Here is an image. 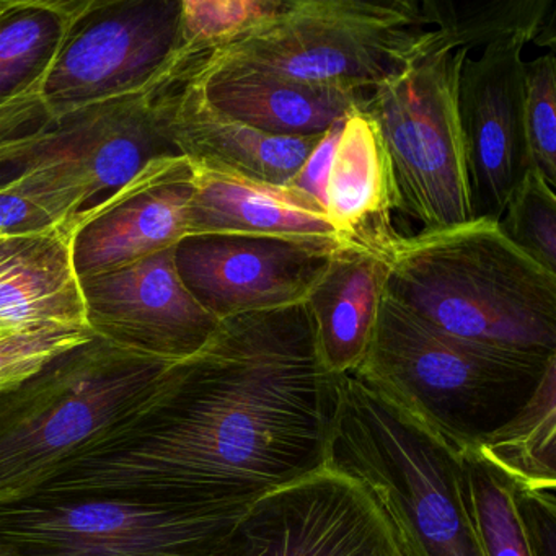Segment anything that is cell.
Listing matches in <instances>:
<instances>
[{
  "label": "cell",
  "instance_id": "ac0fdd59",
  "mask_svg": "<svg viewBox=\"0 0 556 556\" xmlns=\"http://www.w3.org/2000/svg\"><path fill=\"white\" fill-rule=\"evenodd\" d=\"M197 236L343 242L325 207L292 185L193 165L187 237Z\"/></svg>",
  "mask_w": 556,
  "mask_h": 556
},
{
  "label": "cell",
  "instance_id": "3957f363",
  "mask_svg": "<svg viewBox=\"0 0 556 556\" xmlns=\"http://www.w3.org/2000/svg\"><path fill=\"white\" fill-rule=\"evenodd\" d=\"M555 361L455 337L386 294L354 372L460 452L509 421Z\"/></svg>",
  "mask_w": 556,
  "mask_h": 556
},
{
  "label": "cell",
  "instance_id": "7402d4cb",
  "mask_svg": "<svg viewBox=\"0 0 556 556\" xmlns=\"http://www.w3.org/2000/svg\"><path fill=\"white\" fill-rule=\"evenodd\" d=\"M470 447L516 490H556V361L529 402Z\"/></svg>",
  "mask_w": 556,
  "mask_h": 556
},
{
  "label": "cell",
  "instance_id": "4fadbf2b",
  "mask_svg": "<svg viewBox=\"0 0 556 556\" xmlns=\"http://www.w3.org/2000/svg\"><path fill=\"white\" fill-rule=\"evenodd\" d=\"M79 281L93 334L144 356L181 363L219 327L181 282L175 247Z\"/></svg>",
  "mask_w": 556,
  "mask_h": 556
},
{
  "label": "cell",
  "instance_id": "e0dca14e",
  "mask_svg": "<svg viewBox=\"0 0 556 556\" xmlns=\"http://www.w3.org/2000/svg\"><path fill=\"white\" fill-rule=\"evenodd\" d=\"M148 96L168 138L191 164L266 184H291L325 135L278 138L220 115L172 61Z\"/></svg>",
  "mask_w": 556,
  "mask_h": 556
},
{
  "label": "cell",
  "instance_id": "4dcf8cb0",
  "mask_svg": "<svg viewBox=\"0 0 556 556\" xmlns=\"http://www.w3.org/2000/svg\"><path fill=\"white\" fill-rule=\"evenodd\" d=\"M556 490L514 491L532 556H556Z\"/></svg>",
  "mask_w": 556,
  "mask_h": 556
},
{
  "label": "cell",
  "instance_id": "1f68e13d",
  "mask_svg": "<svg viewBox=\"0 0 556 556\" xmlns=\"http://www.w3.org/2000/svg\"><path fill=\"white\" fill-rule=\"evenodd\" d=\"M61 226L60 220L31 198L0 185V236L47 232Z\"/></svg>",
  "mask_w": 556,
  "mask_h": 556
},
{
  "label": "cell",
  "instance_id": "8fae6325",
  "mask_svg": "<svg viewBox=\"0 0 556 556\" xmlns=\"http://www.w3.org/2000/svg\"><path fill=\"white\" fill-rule=\"evenodd\" d=\"M219 556H400V552L366 488L327 467L247 507Z\"/></svg>",
  "mask_w": 556,
  "mask_h": 556
},
{
  "label": "cell",
  "instance_id": "ffe728a7",
  "mask_svg": "<svg viewBox=\"0 0 556 556\" xmlns=\"http://www.w3.org/2000/svg\"><path fill=\"white\" fill-rule=\"evenodd\" d=\"M386 249L343 240L305 299L318 354L330 372H354L366 357L386 295Z\"/></svg>",
  "mask_w": 556,
  "mask_h": 556
},
{
  "label": "cell",
  "instance_id": "d6986e66",
  "mask_svg": "<svg viewBox=\"0 0 556 556\" xmlns=\"http://www.w3.org/2000/svg\"><path fill=\"white\" fill-rule=\"evenodd\" d=\"M51 327H87L73 232L0 236V334Z\"/></svg>",
  "mask_w": 556,
  "mask_h": 556
},
{
  "label": "cell",
  "instance_id": "4316f807",
  "mask_svg": "<svg viewBox=\"0 0 556 556\" xmlns=\"http://www.w3.org/2000/svg\"><path fill=\"white\" fill-rule=\"evenodd\" d=\"M514 247L556 275V188L530 168L497 220Z\"/></svg>",
  "mask_w": 556,
  "mask_h": 556
},
{
  "label": "cell",
  "instance_id": "277c9868",
  "mask_svg": "<svg viewBox=\"0 0 556 556\" xmlns=\"http://www.w3.org/2000/svg\"><path fill=\"white\" fill-rule=\"evenodd\" d=\"M170 366L93 334L0 393V506L40 493L141 408Z\"/></svg>",
  "mask_w": 556,
  "mask_h": 556
},
{
  "label": "cell",
  "instance_id": "603a6c76",
  "mask_svg": "<svg viewBox=\"0 0 556 556\" xmlns=\"http://www.w3.org/2000/svg\"><path fill=\"white\" fill-rule=\"evenodd\" d=\"M76 0H0V103L43 83Z\"/></svg>",
  "mask_w": 556,
  "mask_h": 556
},
{
  "label": "cell",
  "instance_id": "2e32d148",
  "mask_svg": "<svg viewBox=\"0 0 556 556\" xmlns=\"http://www.w3.org/2000/svg\"><path fill=\"white\" fill-rule=\"evenodd\" d=\"M172 64L204 102L256 131L278 138L318 136L366 106L370 92L314 86L258 67L217 60L210 51H175Z\"/></svg>",
  "mask_w": 556,
  "mask_h": 556
},
{
  "label": "cell",
  "instance_id": "484cf974",
  "mask_svg": "<svg viewBox=\"0 0 556 556\" xmlns=\"http://www.w3.org/2000/svg\"><path fill=\"white\" fill-rule=\"evenodd\" d=\"M288 0H181L178 50L201 53L232 43L273 21Z\"/></svg>",
  "mask_w": 556,
  "mask_h": 556
},
{
  "label": "cell",
  "instance_id": "836d02e7",
  "mask_svg": "<svg viewBox=\"0 0 556 556\" xmlns=\"http://www.w3.org/2000/svg\"><path fill=\"white\" fill-rule=\"evenodd\" d=\"M0 337H5V334H0Z\"/></svg>",
  "mask_w": 556,
  "mask_h": 556
},
{
  "label": "cell",
  "instance_id": "44dd1931",
  "mask_svg": "<svg viewBox=\"0 0 556 556\" xmlns=\"http://www.w3.org/2000/svg\"><path fill=\"white\" fill-rule=\"evenodd\" d=\"M325 211L341 240L386 249L393 229L395 188L379 129L363 110L341 128L325 191Z\"/></svg>",
  "mask_w": 556,
  "mask_h": 556
},
{
  "label": "cell",
  "instance_id": "d6a6232c",
  "mask_svg": "<svg viewBox=\"0 0 556 556\" xmlns=\"http://www.w3.org/2000/svg\"><path fill=\"white\" fill-rule=\"evenodd\" d=\"M343 123H338V125H334L333 128L328 129L321 136L320 141H318L314 151L308 155L307 161L302 165L294 180L289 184L298 188V190L304 191L308 197L314 198L324 207L328 175H330L331 162H333L334 149H337Z\"/></svg>",
  "mask_w": 556,
  "mask_h": 556
},
{
  "label": "cell",
  "instance_id": "9c48e42d",
  "mask_svg": "<svg viewBox=\"0 0 556 556\" xmlns=\"http://www.w3.org/2000/svg\"><path fill=\"white\" fill-rule=\"evenodd\" d=\"M242 514L41 491L0 506V556H219Z\"/></svg>",
  "mask_w": 556,
  "mask_h": 556
},
{
  "label": "cell",
  "instance_id": "d4e9b609",
  "mask_svg": "<svg viewBox=\"0 0 556 556\" xmlns=\"http://www.w3.org/2000/svg\"><path fill=\"white\" fill-rule=\"evenodd\" d=\"M462 501L483 556H532L514 484L471 447L457 452Z\"/></svg>",
  "mask_w": 556,
  "mask_h": 556
},
{
  "label": "cell",
  "instance_id": "30bf717a",
  "mask_svg": "<svg viewBox=\"0 0 556 556\" xmlns=\"http://www.w3.org/2000/svg\"><path fill=\"white\" fill-rule=\"evenodd\" d=\"M181 0H76L41 83L51 119L144 92L180 43Z\"/></svg>",
  "mask_w": 556,
  "mask_h": 556
},
{
  "label": "cell",
  "instance_id": "ba28073f",
  "mask_svg": "<svg viewBox=\"0 0 556 556\" xmlns=\"http://www.w3.org/2000/svg\"><path fill=\"white\" fill-rule=\"evenodd\" d=\"M181 155L144 92L67 113L9 164L0 185L47 207L73 232L155 159Z\"/></svg>",
  "mask_w": 556,
  "mask_h": 556
},
{
  "label": "cell",
  "instance_id": "83f0119b",
  "mask_svg": "<svg viewBox=\"0 0 556 556\" xmlns=\"http://www.w3.org/2000/svg\"><path fill=\"white\" fill-rule=\"evenodd\" d=\"M523 123L533 168L556 188V60L552 51L526 63Z\"/></svg>",
  "mask_w": 556,
  "mask_h": 556
},
{
  "label": "cell",
  "instance_id": "7c38bea8",
  "mask_svg": "<svg viewBox=\"0 0 556 556\" xmlns=\"http://www.w3.org/2000/svg\"><path fill=\"white\" fill-rule=\"evenodd\" d=\"M340 243L185 237L175 247V266L198 304L223 321L302 304Z\"/></svg>",
  "mask_w": 556,
  "mask_h": 556
},
{
  "label": "cell",
  "instance_id": "5b68a950",
  "mask_svg": "<svg viewBox=\"0 0 556 556\" xmlns=\"http://www.w3.org/2000/svg\"><path fill=\"white\" fill-rule=\"evenodd\" d=\"M327 467L366 488L400 556H483L462 501L457 452L356 372L341 377Z\"/></svg>",
  "mask_w": 556,
  "mask_h": 556
},
{
  "label": "cell",
  "instance_id": "cb8c5ba5",
  "mask_svg": "<svg viewBox=\"0 0 556 556\" xmlns=\"http://www.w3.org/2000/svg\"><path fill=\"white\" fill-rule=\"evenodd\" d=\"M549 0H490V2H457V0H425L419 2L422 24L435 25L442 45L465 50L488 48L504 41L523 43L546 40L553 30L555 14Z\"/></svg>",
  "mask_w": 556,
  "mask_h": 556
},
{
  "label": "cell",
  "instance_id": "7a4b0ae2",
  "mask_svg": "<svg viewBox=\"0 0 556 556\" xmlns=\"http://www.w3.org/2000/svg\"><path fill=\"white\" fill-rule=\"evenodd\" d=\"M386 294L434 327L480 343L556 356V275L477 219L386 247Z\"/></svg>",
  "mask_w": 556,
  "mask_h": 556
},
{
  "label": "cell",
  "instance_id": "6da1fadb",
  "mask_svg": "<svg viewBox=\"0 0 556 556\" xmlns=\"http://www.w3.org/2000/svg\"><path fill=\"white\" fill-rule=\"evenodd\" d=\"M341 377L320 359L305 302L227 318L41 491L245 510L327 468Z\"/></svg>",
  "mask_w": 556,
  "mask_h": 556
},
{
  "label": "cell",
  "instance_id": "8992f818",
  "mask_svg": "<svg viewBox=\"0 0 556 556\" xmlns=\"http://www.w3.org/2000/svg\"><path fill=\"white\" fill-rule=\"evenodd\" d=\"M434 37L416 0H288L278 17L210 53L298 83L372 92Z\"/></svg>",
  "mask_w": 556,
  "mask_h": 556
},
{
  "label": "cell",
  "instance_id": "9a60e30c",
  "mask_svg": "<svg viewBox=\"0 0 556 556\" xmlns=\"http://www.w3.org/2000/svg\"><path fill=\"white\" fill-rule=\"evenodd\" d=\"M193 165L184 155L155 159L115 197L77 220L73 263L79 279L174 249L187 237Z\"/></svg>",
  "mask_w": 556,
  "mask_h": 556
},
{
  "label": "cell",
  "instance_id": "f1b7e54d",
  "mask_svg": "<svg viewBox=\"0 0 556 556\" xmlns=\"http://www.w3.org/2000/svg\"><path fill=\"white\" fill-rule=\"evenodd\" d=\"M93 337L87 327H51L0 337V393L40 374L51 361Z\"/></svg>",
  "mask_w": 556,
  "mask_h": 556
},
{
  "label": "cell",
  "instance_id": "5bb4252c",
  "mask_svg": "<svg viewBox=\"0 0 556 556\" xmlns=\"http://www.w3.org/2000/svg\"><path fill=\"white\" fill-rule=\"evenodd\" d=\"M522 40L468 54L458 77V119L467 155L473 220H497L533 167L523 123Z\"/></svg>",
  "mask_w": 556,
  "mask_h": 556
},
{
  "label": "cell",
  "instance_id": "f546056e",
  "mask_svg": "<svg viewBox=\"0 0 556 556\" xmlns=\"http://www.w3.org/2000/svg\"><path fill=\"white\" fill-rule=\"evenodd\" d=\"M41 84L0 103V168L17 157L48 125L51 116L40 93Z\"/></svg>",
  "mask_w": 556,
  "mask_h": 556
},
{
  "label": "cell",
  "instance_id": "52a82bcc",
  "mask_svg": "<svg viewBox=\"0 0 556 556\" xmlns=\"http://www.w3.org/2000/svg\"><path fill=\"white\" fill-rule=\"evenodd\" d=\"M468 54L442 45L435 31L408 70L370 92L363 110L382 138L396 211L421 224L422 233L473 220L458 119V77Z\"/></svg>",
  "mask_w": 556,
  "mask_h": 556
}]
</instances>
